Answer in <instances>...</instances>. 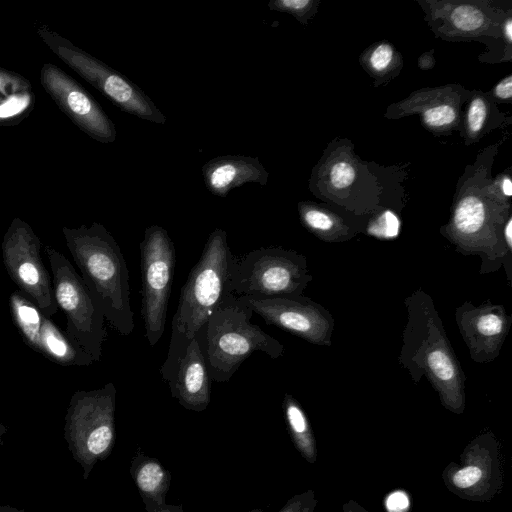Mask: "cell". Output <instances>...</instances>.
<instances>
[{
  "mask_svg": "<svg viewBox=\"0 0 512 512\" xmlns=\"http://www.w3.org/2000/svg\"><path fill=\"white\" fill-rule=\"evenodd\" d=\"M456 118V111L449 104H439L423 111V121L431 128L450 126Z\"/></svg>",
  "mask_w": 512,
  "mask_h": 512,
  "instance_id": "cell-24",
  "label": "cell"
},
{
  "mask_svg": "<svg viewBox=\"0 0 512 512\" xmlns=\"http://www.w3.org/2000/svg\"><path fill=\"white\" fill-rule=\"evenodd\" d=\"M8 302L14 325L30 349L62 366H88L94 362L25 294L14 291Z\"/></svg>",
  "mask_w": 512,
  "mask_h": 512,
  "instance_id": "cell-14",
  "label": "cell"
},
{
  "mask_svg": "<svg viewBox=\"0 0 512 512\" xmlns=\"http://www.w3.org/2000/svg\"><path fill=\"white\" fill-rule=\"evenodd\" d=\"M400 221L391 211L387 210L371 222L367 232L382 239H391L398 235Z\"/></svg>",
  "mask_w": 512,
  "mask_h": 512,
  "instance_id": "cell-23",
  "label": "cell"
},
{
  "mask_svg": "<svg viewBox=\"0 0 512 512\" xmlns=\"http://www.w3.org/2000/svg\"><path fill=\"white\" fill-rule=\"evenodd\" d=\"M501 189L506 197L512 195V182L509 177H504L501 183Z\"/></svg>",
  "mask_w": 512,
  "mask_h": 512,
  "instance_id": "cell-34",
  "label": "cell"
},
{
  "mask_svg": "<svg viewBox=\"0 0 512 512\" xmlns=\"http://www.w3.org/2000/svg\"><path fill=\"white\" fill-rule=\"evenodd\" d=\"M203 326L194 338L172 329L167 358L160 367L171 396L187 410L204 411L211 401Z\"/></svg>",
  "mask_w": 512,
  "mask_h": 512,
  "instance_id": "cell-11",
  "label": "cell"
},
{
  "mask_svg": "<svg viewBox=\"0 0 512 512\" xmlns=\"http://www.w3.org/2000/svg\"><path fill=\"white\" fill-rule=\"evenodd\" d=\"M239 301L274 325L301 339L319 346H330L334 318L322 305L299 296H239Z\"/></svg>",
  "mask_w": 512,
  "mask_h": 512,
  "instance_id": "cell-12",
  "label": "cell"
},
{
  "mask_svg": "<svg viewBox=\"0 0 512 512\" xmlns=\"http://www.w3.org/2000/svg\"><path fill=\"white\" fill-rule=\"evenodd\" d=\"M504 36L506 37L508 42H511V40H512V22H511V19H507L506 23L504 24Z\"/></svg>",
  "mask_w": 512,
  "mask_h": 512,
  "instance_id": "cell-35",
  "label": "cell"
},
{
  "mask_svg": "<svg viewBox=\"0 0 512 512\" xmlns=\"http://www.w3.org/2000/svg\"><path fill=\"white\" fill-rule=\"evenodd\" d=\"M141 316L145 337L153 347L162 337L174 277L176 251L166 229L151 225L140 242Z\"/></svg>",
  "mask_w": 512,
  "mask_h": 512,
  "instance_id": "cell-8",
  "label": "cell"
},
{
  "mask_svg": "<svg viewBox=\"0 0 512 512\" xmlns=\"http://www.w3.org/2000/svg\"><path fill=\"white\" fill-rule=\"evenodd\" d=\"M486 115L487 108L485 101L479 97L473 99L467 113L468 130L471 134H476L482 129Z\"/></svg>",
  "mask_w": 512,
  "mask_h": 512,
  "instance_id": "cell-28",
  "label": "cell"
},
{
  "mask_svg": "<svg viewBox=\"0 0 512 512\" xmlns=\"http://www.w3.org/2000/svg\"><path fill=\"white\" fill-rule=\"evenodd\" d=\"M41 83L56 104L84 132L102 143L116 139V128L100 105L61 69L45 64Z\"/></svg>",
  "mask_w": 512,
  "mask_h": 512,
  "instance_id": "cell-16",
  "label": "cell"
},
{
  "mask_svg": "<svg viewBox=\"0 0 512 512\" xmlns=\"http://www.w3.org/2000/svg\"><path fill=\"white\" fill-rule=\"evenodd\" d=\"M503 239L508 250L512 252V218L509 217L502 231Z\"/></svg>",
  "mask_w": 512,
  "mask_h": 512,
  "instance_id": "cell-32",
  "label": "cell"
},
{
  "mask_svg": "<svg viewBox=\"0 0 512 512\" xmlns=\"http://www.w3.org/2000/svg\"><path fill=\"white\" fill-rule=\"evenodd\" d=\"M502 445L486 430L464 448L459 462H450L442 472L445 487L455 496L473 502H487L501 493L504 485Z\"/></svg>",
  "mask_w": 512,
  "mask_h": 512,
  "instance_id": "cell-9",
  "label": "cell"
},
{
  "mask_svg": "<svg viewBox=\"0 0 512 512\" xmlns=\"http://www.w3.org/2000/svg\"><path fill=\"white\" fill-rule=\"evenodd\" d=\"M116 387L112 382L103 387L76 391L70 402L71 424L84 435L90 459L105 458L115 440Z\"/></svg>",
  "mask_w": 512,
  "mask_h": 512,
  "instance_id": "cell-15",
  "label": "cell"
},
{
  "mask_svg": "<svg viewBox=\"0 0 512 512\" xmlns=\"http://www.w3.org/2000/svg\"><path fill=\"white\" fill-rule=\"evenodd\" d=\"M55 52L122 111L153 123L166 122L149 96L123 74L73 47L57 46Z\"/></svg>",
  "mask_w": 512,
  "mask_h": 512,
  "instance_id": "cell-13",
  "label": "cell"
},
{
  "mask_svg": "<svg viewBox=\"0 0 512 512\" xmlns=\"http://www.w3.org/2000/svg\"><path fill=\"white\" fill-rule=\"evenodd\" d=\"M404 305L407 323L399 364L415 384L425 376L444 408L462 414L466 406V376L432 297L419 288L404 299Z\"/></svg>",
  "mask_w": 512,
  "mask_h": 512,
  "instance_id": "cell-1",
  "label": "cell"
},
{
  "mask_svg": "<svg viewBox=\"0 0 512 512\" xmlns=\"http://www.w3.org/2000/svg\"><path fill=\"white\" fill-rule=\"evenodd\" d=\"M354 178L355 170L353 166L346 161L335 163L329 174L331 185L338 190L348 187L354 181Z\"/></svg>",
  "mask_w": 512,
  "mask_h": 512,
  "instance_id": "cell-27",
  "label": "cell"
},
{
  "mask_svg": "<svg viewBox=\"0 0 512 512\" xmlns=\"http://www.w3.org/2000/svg\"><path fill=\"white\" fill-rule=\"evenodd\" d=\"M29 96H13L0 106V117H11L23 111L29 104Z\"/></svg>",
  "mask_w": 512,
  "mask_h": 512,
  "instance_id": "cell-30",
  "label": "cell"
},
{
  "mask_svg": "<svg viewBox=\"0 0 512 512\" xmlns=\"http://www.w3.org/2000/svg\"><path fill=\"white\" fill-rule=\"evenodd\" d=\"M494 94L500 99H510L512 95V77L509 75L494 88Z\"/></svg>",
  "mask_w": 512,
  "mask_h": 512,
  "instance_id": "cell-31",
  "label": "cell"
},
{
  "mask_svg": "<svg viewBox=\"0 0 512 512\" xmlns=\"http://www.w3.org/2000/svg\"><path fill=\"white\" fill-rule=\"evenodd\" d=\"M307 259L294 250L259 248L235 257L230 292L239 296H299L312 281Z\"/></svg>",
  "mask_w": 512,
  "mask_h": 512,
  "instance_id": "cell-6",
  "label": "cell"
},
{
  "mask_svg": "<svg viewBox=\"0 0 512 512\" xmlns=\"http://www.w3.org/2000/svg\"><path fill=\"white\" fill-rule=\"evenodd\" d=\"M42 243L32 228L15 219L5 233L1 250L9 277L48 318L58 312L52 279L41 257Z\"/></svg>",
  "mask_w": 512,
  "mask_h": 512,
  "instance_id": "cell-10",
  "label": "cell"
},
{
  "mask_svg": "<svg viewBox=\"0 0 512 512\" xmlns=\"http://www.w3.org/2000/svg\"><path fill=\"white\" fill-rule=\"evenodd\" d=\"M233 259L227 232L221 228L214 229L181 289L172 329L192 339L207 324L216 307L231 294Z\"/></svg>",
  "mask_w": 512,
  "mask_h": 512,
  "instance_id": "cell-4",
  "label": "cell"
},
{
  "mask_svg": "<svg viewBox=\"0 0 512 512\" xmlns=\"http://www.w3.org/2000/svg\"><path fill=\"white\" fill-rule=\"evenodd\" d=\"M312 6L313 2L310 0H270L268 2L270 10L292 14L303 23Z\"/></svg>",
  "mask_w": 512,
  "mask_h": 512,
  "instance_id": "cell-25",
  "label": "cell"
},
{
  "mask_svg": "<svg viewBox=\"0 0 512 512\" xmlns=\"http://www.w3.org/2000/svg\"><path fill=\"white\" fill-rule=\"evenodd\" d=\"M51 270L54 297L67 318L65 335L94 362L101 360L107 338L105 317L95 296L71 262L52 246H44Z\"/></svg>",
  "mask_w": 512,
  "mask_h": 512,
  "instance_id": "cell-5",
  "label": "cell"
},
{
  "mask_svg": "<svg viewBox=\"0 0 512 512\" xmlns=\"http://www.w3.org/2000/svg\"><path fill=\"white\" fill-rule=\"evenodd\" d=\"M393 49L388 44L378 45L371 53L369 58L370 66L377 72L386 70L393 59Z\"/></svg>",
  "mask_w": 512,
  "mask_h": 512,
  "instance_id": "cell-29",
  "label": "cell"
},
{
  "mask_svg": "<svg viewBox=\"0 0 512 512\" xmlns=\"http://www.w3.org/2000/svg\"><path fill=\"white\" fill-rule=\"evenodd\" d=\"M455 319L474 362L489 363L499 356L512 325L503 305L487 301L475 306L466 301L456 309Z\"/></svg>",
  "mask_w": 512,
  "mask_h": 512,
  "instance_id": "cell-17",
  "label": "cell"
},
{
  "mask_svg": "<svg viewBox=\"0 0 512 512\" xmlns=\"http://www.w3.org/2000/svg\"><path fill=\"white\" fill-rule=\"evenodd\" d=\"M253 313L236 296L229 294L209 317L203 344L213 381H229L253 352H263L272 359L284 354L282 343L251 323Z\"/></svg>",
  "mask_w": 512,
  "mask_h": 512,
  "instance_id": "cell-3",
  "label": "cell"
},
{
  "mask_svg": "<svg viewBox=\"0 0 512 512\" xmlns=\"http://www.w3.org/2000/svg\"><path fill=\"white\" fill-rule=\"evenodd\" d=\"M130 474L146 512H182L181 505H169L165 501L171 485V474L158 459L138 448L131 460Z\"/></svg>",
  "mask_w": 512,
  "mask_h": 512,
  "instance_id": "cell-19",
  "label": "cell"
},
{
  "mask_svg": "<svg viewBox=\"0 0 512 512\" xmlns=\"http://www.w3.org/2000/svg\"><path fill=\"white\" fill-rule=\"evenodd\" d=\"M302 224L316 237L326 242H343L356 234L341 218L306 202L298 205Z\"/></svg>",
  "mask_w": 512,
  "mask_h": 512,
  "instance_id": "cell-21",
  "label": "cell"
},
{
  "mask_svg": "<svg viewBox=\"0 0 512 512\" xmlns=\"http://www.w3.org/2000/svg\"><path fill=\"white\" fill-rule=\"evenodd\" d=\"M342 512H369L357 501L350 499L342 505Z\"/></svg>",
  "mask_w": 512,
  "mask_h": 512,
  "instance_id": "cell-33",
  "label": "cell"
},
{
  "mask_svg": "<svg viewBox=\"0 0 512 512\" xmlns=\"http://www.w3.org/2000/svg\"><path fill=\"white\" fill-rule=\"evenodd\" d=\"M205 186L210 193L226 197L246 183L266 185L268 172L256 157L225 155L209 160L202 167Z\"/></svg>",
  "mask_w": 512,
  "mask_h": 512,
  "instance_id": "cell-18",
  "label": "cell"
},
{
  "mask_svg": "<svg viewBox=\"0 0 512 512\" xmlns=\"http://www.w3.org/2000/svg\"><path fill=\"white\" fill-rule=\"evenodd\" d=\"M317 504L315 491L308 489L292 496L278 512H314Z\"/></svg>",
  "mask_w": 512,
  "mask_h": 512,
  "instance_id": "cell-26",
  "label": "cell"
},
{
  "mask_svg": "<svg viewBox=\"0 0 512 512\" xmlns=\"http://www.w3.org/2000/svg\"><path fill=\"white\" fill-rule=\"evenodd\" d=\"M284 419L290 438L299 454L310 464L317 461V446L313 429L300 403L286 393L282 402Z\"/></svg>",
  "mask_w": 512,
  "mask_h": 512,
  "instance_id": "cell-20",
  "label": "cell"
},
{
  "mask_svg": "<svg viewBox=\"0 0 512 512\" xmlns=\"http://www.w3.org/2000/svg\"><path fill=\"white\" fill-rule=\"evenodd\" d=\"M247 512H263V510L260 509V508H255V509H252V510L247 511Z\"/></svg>",
  "mask_w": 512,
  "mask_h": 512,
  "instance_id": "cell-36",
  "label": "cell"
},
{
  "mask_svg": "<svg viewBox=\"0 0 512 512\" xmlns=\"http://www.w3.org/2000/svg\"><path fill=\"white\" fill-rule=\"evenodd\" d=\"M505 222L504 209H492L480 197L468 195L455 205L450 222L441 232L461 254L479 256L484 274L510 261L512 252L502 235Z\"/></svg>",
  "mask_w": 512,
  "mask_h": 512,
  "instance_id": "cell-7",
  "label": "cell"
},
{
  "mask_svg": "<svg viewBox=\"0 0 512 512\" xmlns=\"http://www.w3.org/2000/svg\"><path fill=\"white\" fill-rule=\"evenodd\" d=\"M450 19L456 28L466 32L476 31L484 23L482 12L475 7L467 5L456 7L452 11Z\"/></svg>",
  "mask_w": 512,
  "mask_h": 512,
  "instance_id": "cell-22",
  "label": "cell"
},
{
  "mask_svg": "<svg viewBox=\"0 0 512 512\" xmlns=\"http://www.w3.org/2000/svg\"><path fill=\"white\" fill-rule=\"evenodd\" d=\"M66 246L109 325L123 336L134 329L129 272L118 243L99 224L63 228Z\"/></svg>",
  "mask_w": 512,
  "mask_h": 512,
  "instance_id": "cell-2",
  "label": "cell"
}]
</instances>
